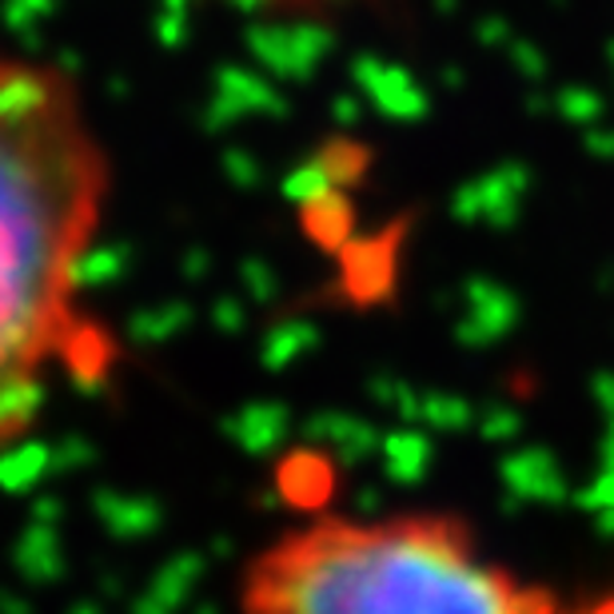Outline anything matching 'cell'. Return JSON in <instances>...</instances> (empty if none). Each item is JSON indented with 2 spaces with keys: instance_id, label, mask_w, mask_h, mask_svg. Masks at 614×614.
I'll list each match as a JSON object with an SVG mask.
<instances>
[{
  "instance_id": "1",
  "label": "cell",
  "mask_w": 614,
  "mask_h": 614,
  "mask_svg": "<svg viewBox=\"0 0 614 614\" xmlns=\"http://www.w3.org/2000/svg\"><path fill=\"white\" fill-rule=\"evenodd\" d=\"M105 199L108 156L72 80L0 48V455L88 355L80 275Z\"/></svg>"
},
{
  "instance_id": "4",
  "label": "cell",
  "mask_w": 614,
  "mask_h": 614,
  "mask_svg": "<svg viewBox=\"0 0 614 614\" xmlns=\"http://www.w3.org/2000/svg\"><path fill=\"white\" fill-rule=\"evenodd\" d=\"M575 614H614V595H606V598H595V603L578 606Z\"/></svg>"
},
{
  "instance_id": "3",
  "label": "cell",
  "mask_w": 614,
  "mask_h": 614,
  "mask_svg": "<svg viewBox=\"0 0 614 614\" xmlns=\"http://www.w3.org/2000/svg\"><path fill=\"white\" fill-rule=\"evenodd\" d=\"M252 4H284V9H315V4H340V0H252Z\"/></svg>"
},
{
  "instance_id": "2",
  "label": "cell",
  "mask_w": 614,
  "mask_h": 614,
  "mask_svg": "<svg viewBox=\"0 0 614 614\" xmlns=\"http://www.w3.org/2000/svg\"><path fill=\"white\" fill-rule=\"evenodd\" d=\"M244 614H558L455 515H315L252 555Z\"/></svg>"
}]
</instances>
